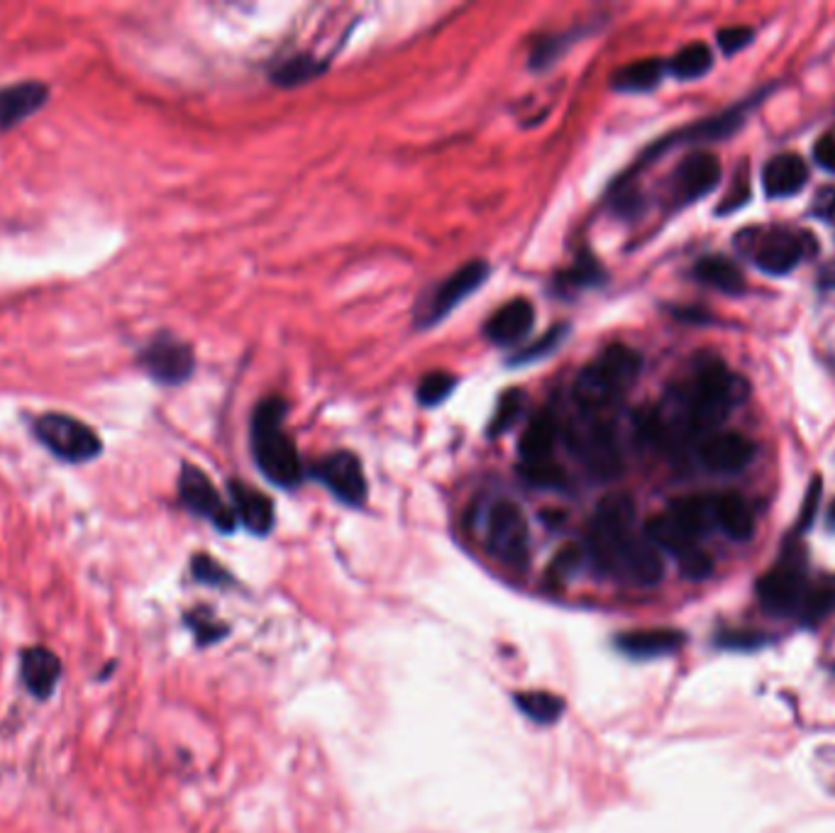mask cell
Returning a JSON list of instances; mask_svg holds the SVG:
<instances>
[{"instance_id": "6da1fadb", "label": "cell", "mask_w": 835, "mask_h": 833, "mask_svg": "<svg viewBox=\"0 0 835 833\" xmlns=\"http://www.w3.org/2000/svg\"><path fill=\"white\" fill-rule=\"evenodd\" d=\"M286 420V402L278 396H266L257 404L252 414L250 440L254 463L262 469V475L276 487L292 489L304 477V465L296 445L284 428Z\"/></svg>"}, {"instance_id": "7a4b0ae2", "label": "cell", "mask_w": 835, "mask_h": 833, "mask_svg": "<svg viewBox=\"0 0 835 833\" xmlns=\"http://www.w3.org/2000/svg\"><path fill=\"white\" fill-rule=\"evenodd\" d=\"M643 357L628 345H609L574 379V402L584 414H603L635 384Z\"/></svg>"}, {"instance_id": "3957f363", "label": "cell", "mask_w": 835, "mask_h": 833, "mask_svg": "<svg viewBox=\"0 0 835 833\" xmlns=\"http://www.w3.org/2000/svg\"><path fill=\"white\" fill-rule=\"evenodd\" d=\"M747 382L735 377L725 369L723 362H706L699 369L694 389L686 404V428L689 433H711L716 430L735 404L745 402Z\"/></svg>"}, {"instance_id": "277c9868", "label": "cell", "mask_w": 835, "mask_h": 833, "mask_svg": "<svg viewBox=\"0 0 835 833\" xmlns=\"http://www.w3.org/2000/svg\"><path fill=\"white\" fill-rule=\"evenodd\" d=\"M567 443L587 473L599 481H611L623 473V450L611 424L601 414H579L567 428Z\"/></svg>"}, {"instance_id": "5b68a950", "label": "cell", "mask_w": 835, "mask_h": 833, "mask_svg": "<svg viewBox=\"0 0 835 833\" xmlns=\"http://www.w3.org/2000/svg\"><path fill=\"white\" fill-rule=\"evenodd\" d=\"M635 536V501L628 494H609L597 506L589 526L591 558L603 572L613 570V562L628 540Z\"/></svg>"}, {"instance_id": "8992f818", "label": "cell", "mask_w": 835, "mask_h": 833, "mask_svg": "<svg viewBox=\"0 0 835 833\" xmlns=\"http://www.w3.org/2000/svg\"><path fill=\"white\" fill-rule=\"evenodd\" d=\"M34 436L54 457L71 465L95 460L103 453V440L89 424L67 414H44L34 420Z\"/></svg>"}, {"instance_id": "52a82bcc", "label": "cell", "mask_w": 835, "mask_h": 833, "mask_svg": "<svg viewBox=\"0 0 835 833\" xmlns=\"http://www.w3.org/2000/svg\"><path fill=\"white\" fill-rule=\"evenodd\" d=\"M487 546L496 560L516 572H523L530 562V528L518 504L501 499L489 509Z\"/></svg>"}, {"instance_id": "ba28073f", "label": "cell", "mask_w": 835, "mask_h": 833, "mask_svg": "<svg viewBox=\"0 0 835 833\" xmlns=\"http://www.w3.org/2000/svg\"><path fill=\"white\" fill-rule=\"evenodd\" d=\"M489 276H491V267H489V262H483V260H471L465 264V267L452 272L430 294L426 311L420 313V328H432V325L445 321L457 306H462L469 296H475L479 288L489 282Z\"/></svg>"}, {"instance_id": "9c48e42d", "label": "cell", "mask_w": 835, "mask_h": 833, "mask_svg": "<svg viewBox=\"0 0 835 833\" xmlns=\"http://www.w3.org/2000/svg\"><path fill=\"white\" fill-rule=\"evenodd\" d=\"M179 497L186 504V509L198 514L221 530V534H233L237 526V516L230 506L221 499L211 477L196 465H184L179 475Z\"/></svg>"}, {"instance_id": "30bf717a", "label": "cell", "mask_w": 835, "mask_h": 833, "mask_svg": "<svg viewBox=\"0 0 835 833\" xmlns=\"http://www.w3.org/2000/svg\"><path fill=\"white\" fill-rule=\"evenodd\" d=\"M140 365L154 382L179 386L191 379L193 369H196V357H193V349L186 343L176 341L172 335H160L142 349Z\"/></svg>"}, {"instance_id": "8fae6325", "label": "cell", "mask_w": 835, "mask_h": 833, "mask_svg": "<svg viewBox=\"0 0 835 833\" xmlns=\"http://www.w3.org/2000/svg\"><path fill=\"white\" fill-rule=\"evenodd\" d=\"M316 477L347 506H362L367 501L365 469L353 453L337 450L325 455L316 465Z\"/></svg>"}, {"instance_id": "7c38bea8", "label": "cell", "mask_w": 835, "mask_h": 833, "mask_svg": "<svg viewBox=\"0 0 835 833\" xmlns=\"http://www.w3.org/2000/svg\"><path fill=\"white\" fill-rule=\"evenodd\" d=\"M808 582L804 572L794 565H777L757 582V597L762 607L777 616L802 611Z\"/></svg>"}, {"instance_id": "4fadbf2b", "label": "cell", "mask_w": 835, "mask_h": 833, "mask_svg": "<svg viewBox=\"0 0 835 833\" xmlns=\"http://www.w3.org/2000/svg\"><path fill=\"white\" fill-rule=\"evenodd\" d=\"M611 575H619L635 587H655L664 577L662 555L645 536H633L615 558Z\"/></svg>"}, {"instance_id": "5bb4252c", "label": "cell", "mask_w": 835, "mask_h": 833, "mask_svg": "<svg viewBox=\"0 0 835 833\" xmlns=\"http://www.w3.org/2000/svg\"><path fill=\"white\" fill-rule=\"evenodd\" d=\"M755 450V443L741 436V433H713L701 445L699 457L711 473L733 475L753 463Z\"/></svg>"}, {"instance_id": "9a60e30c", "label": "cell", "mask_w": 835, "mask_h": 833, "mask_svg": "<svg viewBox=\"0 0 835 833\" xmlns=\"http://www.w3.org/2000/svg\"><path fill=\"white\" fill-rule=\"evenodd\" d=\"M20 680L34 699H50L62 680V660L47 646H30L20 653Z\"/></svg>"}, {"instance_id": "2e32d148", "label": "cell", "mask_w": 835, "mask_h": 833, "mask_svg": "<svg viewBox=\"0 0 835 833\" xmlns=\"http://www.w3.org/2000/svg\"><path fill=\"white\" fill-rule=\"evenodd\" d=\"M721 181V164L709 152H694L676 166L674 174V193L682 203H692L696 199H704L706 193L719 186Z\"/></svg>"}, {"instance_id": "e0dca14e", "label": "cell", "mask_w": 835, "mask_h": 833, "mask_svg": "<svg viewBox=\"0 0 835 833\" xmlns=\"http://www.w3.org/2000/svg\"><path fill=\"white\" fill-rule=\"evenodd\" d=\"M532 325H536V308H532L528 298H513L493 313L487 325H483V333H487L493 345L511 347L526 341Z\"/></svg>"}, {"instance_id": "ac0fdd59", "label": "cell", "mask_w": 835, "mask_h": 833, "mask_svg": "<svg viewBox=\"0 0 835 833\" xmlns=\"http://www.w3.org/2000/svg\"><path fill=\"white\" fill-rule=\"evenodd\" d=\"M47 99H50V89L42 81H20L0 89V132L38 113Z\"/></svg>"}, {"instance_id": "d6986e66", "label": "cell", "mask_w": 835, "mask_h": 833, "mask_svg": "<svg viewBox=\"0 0 835 833\" xmlns=\"http://www.w3.org/2000/svg\"><path fill=\"white\" fill-rule=\"evenodd\" d=\"M230 497L237 521L254 536H266L274 528V504L266 494L252 489L242 481H230Z\"/></svg>"}, {"instance_id": "ffe728a7", "label": "cell", "mask_w": 835, "mask_h": 833, "mask_svg": "<svg viewBox=\"0 0 835 833\" xmlns=\"http://www.w3.org/2000/svg\"><path fill=\"white\" fill-rule=\"evenodd\" d=\"M808 181V166L798 154H777L762 169V186L772 199H790Z\"/></svg>"}, {"instance_id": "44dd1931", "label": "cell", "mask_w": 835, "mask_h": 833, "mask_svg": "<svg viewBox=\"0 0 835 833\" xmlns=\"http://www.w3.org/2000/svg\"><path fill=\"white\" fill-rule=\"evenodd\" d=\"M684 646V633L674 629H643L619 638V648L631 658H662L672 656Z\"/></svg>"}, {"instance_id": "7402d4cb", "label": "cell", "mask_w": 835, "mask_h": 833, "mask_svg": "<svg viewBox=\"0 0 835 833\" xmlns=\"http://www.w3.org/2000/svg\"><path fill=\"white\" fill-rule=\"evenodd\" d=\"M672 521L680 526L686 536L694 540L706 536L716 526V497H684L672 501L670 511Z\"/></svg>"}, {"instance_id": "603a6c76", "label": "cell", "mask_w": 835, "mask_h": 833, "mask_svg": "<svg viewBox=\"0 0 835 833\" xmlns=\"http://www.w3.org/2000/svg\"><path fill=\"white\" fill-rule=\"evenodd\" d=\"M557 440V424L550 414H540L528 424L523 436L518 440L520 460L523 465H542L552 460Z\"/></svg>"}, {"instance_id": "cb8c5ba5", "label": "cell", "mask_w": 835, "mask_h": 833, "mask_svg": "<svg viewBox=\"0 0 835 833\" xmlns=\"http://www.w3.org/2000/svg\"><path fill=\"white\" fill-rule=\"evenodd\" d=\"M804 257V245L802 237H792V235H780L767 240L765 245L757 250L755 264L772 276H780L792 272L798 262Z\"/></svg>"}, {"instance_id": "d4e9b609", "label": "cell", "mask_w": 835, "mask_h": 833, "mask_svg": "<svg viewBox=\"0 0 835 833\" xmlns=\"http://www.w3.org/2000/svg\"><path fill=\"white\" fill-rule=\"evenodd\" d=\"M716 526L733 540H747L755 534L753 509L737 494H721L716 497Z\"/></svg>"}, {"instance_id": "484cf974", "label": "cell", "mask_w": 835, "mask_h": 833, "mask_svg": "<svg viewBox=\"0 0 835 833\" xmlns=\"http://www.w3.org/2000/svg\"><path fill=\"white\" fill-rule=\"evenodd\" d=\"M645 538L658 550H668L670 555H674L676 560H682L684 555H689L694 548H699L696 540L692 536H686L684 530L672 521L670 514L650 518L648 526H645Z\"/></svg>"}, {"instance_id": "4316f807", "label": "cell", "mask_w": 835, "mask_h": 833, "mask_svg": "<svg viewBox=\"0 0 835 833\" xmlns=\"http://www.w3.org/2000/svg\"><path fill=\"white\" fill-rule=\"evenodd\" d=\"M662 62L658 59H640V62L619 69L611 79V87L621 93H648L658 89L662 81Z\"/></svg>"}, {"instance_id": "83f0119b", "label": "cell", "mask_w": 835, "mask_h": 833, "mask_svg": "<svg viewBox=\"0 0 835 833\" xmlns=\"http://www.w3.org/2000/svg\"><path fill=\"white\" fill-rule=\"evenodd\" d=\"M694 274L699 282L719 288L723 294H741L745 288V274L725 257H704L694 267Z\"/></svg>"}, {"instance_id": "f1b7e54d", "label": "cell", "mask_w": 835, "mask_h": 833, "mask_svg": "<svg viewBox=\"0 0 835 833\" xmlns=\"http://www.w3.org/2000/svg\"><path fill=\"white\" fill-rule=\"evenodd\" d=\"M711 67H713V54L704 42H692L682 47V50L676 52L670 62V71L682 81L701 79L704 74H709Z\"/></svg>"}, {"instance_id": "f546056e", "label": "cell", "mask_w": 835, "mask_h": 833, "mask_svg": "<svg viewBox=\"0 0 835 833\" xmlns=\"http://www.w3.org/2000/svg\"><path fill=\"white\" fill-rule=\"evenodd\" d=\"M513 702L530 721L542 723V727L554 723L564 711V699L552 692H520Z\"/></svg>"}, {"instance_id": "4dcf8cb0", "label": "cell", "mask_w": 835, "mask_h": 833, "mask_svg": "<svg viewBox=\"0 0 835 833\" xmlns=\"http://www.w3.org/2000/svg\"><path fill=\"white\" fill-rule=\"evenodd\" d=\"M833 611H835V575H826L823 579H818L816 585H808L798 616H802V619L808 623H816L821 619H826V616H831Z\"/></svg>"}, {"instance_id": "1f68e13d", "label": "cell", "mask_w": 835, "mask_h": 833, "mask_svg": "<svg viewBox=\"0 0 835 833\" xmlns=\"http://www.w3.org/2000/svg\"><path fill=\"white\" fill-rule=\"evenodd\" d=\"M323 71H325V67L320 62H316L313 57L304 54V57L288 59V62H284L282 67L274 69L272 81L282 89H294V87H301V83H308L310 79L320 77Z\"/></svg>"}, {"instance_id": "d6a6232c", "label": "cell", "mask_w": 835, "mask_h": 833, "mask_svg": "<svg viewBox=\"0 0 835 833\" xmlns=\"http://www.w3.org/2000/svg\"><path fill=\"white\" fill-rule=\"evenodd\" d=\"M455 386H457L455 374H450V372H430L418 384V402L422 406H426V408L440 406V404L447 402V398L452 396Z\"/></svg>"}, {"instance_id": "836d02e7", "label": "cell", "mask_w": 835, "mask_h": 833, "mask_svg": "<svg viewBox=\"0 0 835 833\" xmlns=\"http://www.w3.org/2000/svg\"><path fill=\"white\" fill-rule=\"evenodd\" d=\"M567 335H570V325H557V328L544 333L540 341L528 345L526 349H520L516 357H511V365H530V362H538L542 357L552 355L554 349L567 341Z\"/></svg>"}, {"instance_id": "e575fe53", "label": "cell", "mask_w": 835, "mask_h": 833, "mask_svg": "<svg viewBox=\"0 0 835 833\" xmlns=\"http://www.w3.org/2000/svg\"><path fill=\"white\" fill-rule=\"evenodd\" d=\"M523 406H526V396L518 389H508L499 398V406H496V416L489 426V436H503V433L520 418V410H523Z\"/></svg>"}, {"instance_id": "d590c367", "label": "cell", "mask_w": 835, "mask_h": 833, "mask_svg": "<svg viewBox=\"0 0 835 833\" xmlns=\"http://www.w3.org/2000/svg\"><path fill=\"white\" fill-rule=\"evenodd\" d=\"M520 473H523L526 481L532 487L562 489L567 485V475L552 460L542 465H520Z\"/></svg>"}, {"instance_id": "8d00e7d4", "label": "cell", "mask_w": 835, "mask_h": 833, "mask_svg": "<svg viewBox=\"0 0 835 833\" xmlns=\"http://www.w3.org/2000/svg\"><path fill=\"white\" fill-rule=\"evenodd\" d=\"M191 572L198 579V582L211 585V587H223L227 582H233V577H230L225 567L221 562H215L211 555H203V552L191 560Z\"/></svg>"}, {"instance_id": "74e56055", "label": "cell", "mask_w": 835, "mask_h": 833, "mask_svg": "<svg viewBox=\"0 0 835 833\" xmlns=\"http://www.w3.org/2000/svg\"><path fill=\"white\" fill-rule=\"evenodd\" d=\"M574 38H577V34L570 32V34H557V38L542 40V42L538 44V50L532 52V57H530V67H532V69L550 67V64L554 62V57H560V54L567 50V47L572 44Z\"/></svg>"}, {"instance_id": "f35d334b", "label": "cell", "mask_w": 835, "mask_h": 833, "mask_svg": "<svg viewBox=\"0 0 835 833\" xmlns=\"http://www.w3.org/2000/svg\"><path fill=\"white\" fill-rule=\"evenodd\" d=\"M753 40H755V32L747 26H731V28L719 30L716 34V42L725 57H733L741 50H745V47Z\"/></svg>"}, {"instance_id": "ab89813d", "label": "cell", "mask_w": 835, "mask_h": 833, "mask_svg": "<svg viewBox=\"0 0 835 833\" xmlns=\"http://www.w3.org/2000/svg\"><path fill=\"white\" fill-rule=\"evenodd\" d=\"M599 280H601V270L597 267V262L589 260V257H582L577 267H572L570 272L562 274V286L564 288H582V286L597 284Z\"/></svg>"}, {"instance_id": "60d3db41", "label": "cell", "mask_w": 835, "mask_h": 833, "mask_svg": "<svg viewBox=\"0 0 835 833\" xmlns=\"http://www.w3.org/2000/svg\"><path fill=\"white\" fill-rule=\"evenodd\" d=\"M680 562V570L684 577L689 579H706L711 572H713V560L709 558V552H704L701 548H694L689 555H684Z\"/></svg>"}, {"instance_id": "b9f144b4", "label": "cell", "mask_w": 835, "mask_h": 833, "mask_svg": "<svg viewBox=\"0 0 835 833\" xmlns=\"http://www.w3.org/2000/svg\"><path fill=\"white\" fill-rule=\"evenodd\" d=\"M750 201V184H747V176L743 174H737L735 176V184H733V189L729 191V196H725L721 203H719V209H716V213L719 215H729V213H733V211H737V209H741V205H745Z\"/></svg>"}, {"instance_id": "7bdbcfd3", "label": "cell", "mask_w": 835, "mask_h": 833, "mask_svg": "<svg viewBox=\"0 0 835 833\" xmlns=\"http://www.w3.org/2000/svg\"><path fill=\"white\" fill-rule=\"evenodd\" d=\"M189 623H191L193 633H196L201 646H208V643L217 641V638H223V633H225L223 626H217L211 619H203V616H198V613H191L189 616Z\"/></svg>"}, {"instance_id": "ee69618b", "label": "cell", "mask_w": 835, "mask_h": 833, "mask_svg": "<svg viewBox=\"0 0 835 833\" xmlns=\"http://www.w3.org/2000/svg\"><path fill=\"white\" fill-rule=\"evenodd\" d=\"M821 477H814L808 485V491L804 497V506H802V516H798V528L806 530L811 524H814L816 518V509H818V501H821Z\"/></svg>"}, {"instance_id": "f6af8a7d", "label": "cell", "mask_w": 835, "mask_h": 833, "mask_svg": "<svg viewBox=\"0 0 835 833\" xmlns=\"http://www.w3.org/2000/svg\"><path fill=\"white\" fill-rule=\"evenodd\" d=\"M811 213L821 221H831L835 215V186H823L816 191L814 203H811Z\"/></svg>"}, {"instance_id": "bcb514c9", "label": "cell", "mask_w": 835, "mask_h": 833, "mask_svg": "<svg viewBox=\"0 0 835 833\" xmlns=\"http://www.w3.org/2000/svg\"><path fill=\"white\" fill-rule=\"evenodd\" d=\"M814 160L821 169H826V172H833L835 174V138L833 135H823L816 148H814Z\"/></svg>"}, {"instance_id": "7dc6e473", "label": "cell", "mask_w": 835, "mask_h": 833, "mask_svg": "<svg viewBox=\"0 0 835 833\" xmlns=\"http://www.w3.org/2000/svg\"><path fill=\"white\" fill-rule=\"evenodd\" d=\"M579 558H582V555H579V548L570 546V548H564L560 555H557L552 567L557 572H572L574 567L579 565Z\"/></svg>"}]
</instances>
